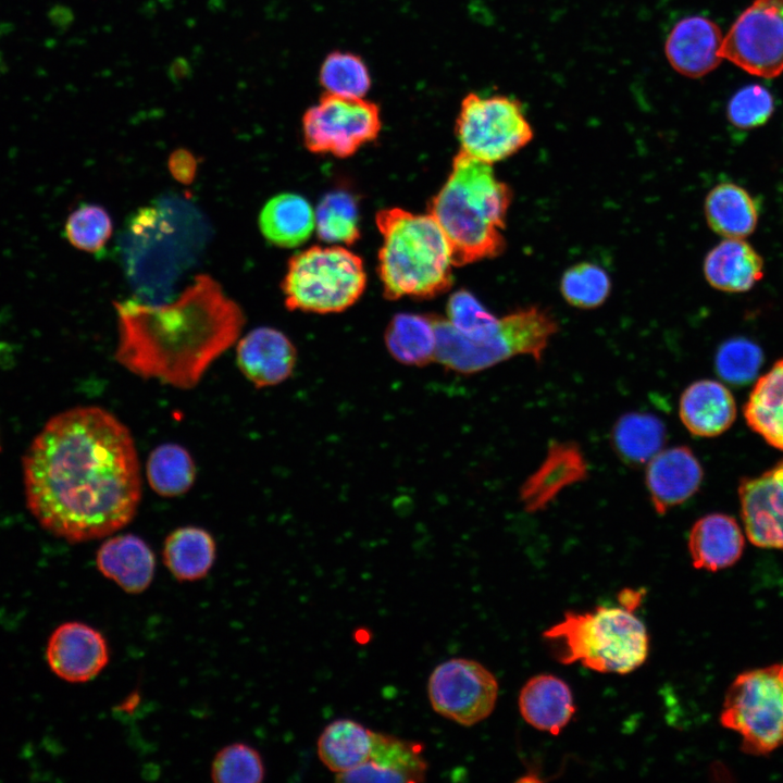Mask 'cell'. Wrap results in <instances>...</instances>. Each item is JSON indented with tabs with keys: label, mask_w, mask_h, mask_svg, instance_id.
<instances>
[{
	"label": "cell",
	"mask_w": 783,
	"mask_h": 783,
	"mask_svg": "<svg viewBox=\"0 0 783 783\" xmlns=\"http://www.w3.org/2000/svg\"><path fill=\"white\" fill-rule=\"evenodd\" d=\"M679 415L692 435L714 437L733 424L736 405L726 386L713 380H699L682 393Z\"/></svg>",
	"instance_id": "7402d4cb"
},
{
	"label": "cell",
	"mask_w": 783,
	"mask_h": 783,
	"mask_svg": "<svg viewBox=\"0 0 783 783\" xmlns=\"http://www.w3.org/2000/svg\"><path fill=\"white\" fill-rule=\"evenodd\" d=\"M113 224L108 211L98 204L84 203L73 210L64 225V235L72 246L90 253L102 252L112 235Z\"/></svg>",
	"instance_id": "d590c367"
},
{
	"label": "cell",
	"mask_w": 783,
	"mask_h": 783,
	"mask_svg": "<svg viewBox=\"0 0 783 783\" xmlns=\"http://www.w3.org/2000/svg\"><path fill=\"white\" fill-rule=\"evenodd\" d=\"M704 274L718 290L744 293L762 278L763 260L744 239L724 238L705 257Z\"/></svg>",
	"instance_id": "cb8c5ba5"
},
{
	"label": "cell",
	"mask_w": 783,
	"mask_h": 783,
	"mask_svg": "<svg viewBox=\"0 0 783 783\" xmlns=\"http://www.w3.org/2000/svg\"><path fill=\"white\" fill-rule=\"evenodd\" d=\"M0 449H1V447H0Z\"/></svg>",
	"instance_id": "b9f144b4"
},
{
	"label": "cell",
	"mask_w": 783,
	"mask_h": 783,
	"mask_svg": "<svg viewBox=\"0 0 783 783\" xmlns=\"http://www.w3.org/2000/svg\"><path fill=\"white\" fill-rule=\"evenodd\" d=\"M382 128L378 107L364 98L325 94L302 116L306 148L312 153L348 158L376 139Z\"/></svg>",
	"instance_id": "30bf717a"
},
{
	"label": "cell",
	"mask_w": 783,
	"mask_h": 783,
	"mask_svg": "<svg viewBox=\"0 0 783 783\" xmlns=\"http://www.w3.org/2000/svg\"><path fill=\"white\" fill-rule=\"evenodd\" d=\"M98 571L128 594L145 592L154 577L156 557L151 547L130 533L105 539L96 552Z\"/></svg>",
	"instance_id": "ffe728a7"
},
{
	"label": "cell",
	"mask_w": 783,
	"mask_h": 783,
	"mask_svg": "<svg viewBox=\"0 0 783 783\" xmlns=\"http://www.w3.org/2000/svg\"><path fill=\"white\" fill-rule=\"evenodd\" d=\"M743 412L755 433L783 450V358L755 383Z\"/></svg>",
	"instance_id": "83f0119b"
},
{
	"label": "cell",
	"mask_w": 783,
	"mask_h": 783,
	"mask_svg": "<svg viewBox=\"0 0 783 783\" xmlns=\"http://www.w3.org/2000/svg\"><path fill=\"white\" fill-rule=\"evenodd\" d=\"M687 546L694 568L717 572L739 560L745 537L733 517L710 513L695 521L688 534Z\"/></svg>",
	"instance_id": "44dd1931"
},
{
	"label": "cell",
	"mask_w": 783,
	"mask_h": 783,
	"mask_svg": "<svg viewBox=\"0 0 783 783\" xmlns=\"http://www.w3.org/2000/svg\"><path fill=\"white\" fill-rule=\"evenodd\" d=\"M297 351L281 331L261 326L247 333L236 346V362L257 388L281 384L293 373Z\"/></svg>",
	"instance_id": "e0dca14e"
},
{
	"label": "cell",
	"mask_w": 783,
	"mask_h": 783,
	"mask_svg": "<svg viewBox=\"0 0 783 783\" xmlns=\"http://www.w3.org/2000/svg\"><path fill=\"white\" fill-rule=\"evenodd\" d=\"M375 223L383 239L377 271L385 298L430 299L451 287L448 246L428 213L387 208L376 213Z\"/></svg>",
	"instance_id": "277c9868"
},
{
	"label": "cell",
	"mask_w": 783,
	"mask_h": 783,
	"mask_svg": "<svg viewBox=\"0 0 783 783\" xmlns=\"http://www.w3.org/2000/svg\"><path fill=\"white\" fill-rule=\"evenodd\" d=\"M492 165L459 150L447 181L428 201V214L444 234L452 266L505 251L502 231L512 190L497 178Z\"/></svg>",
	"instance_id": "3957f363"
},
{
	"label": "cell",
	"mask_w": 783,
	"mask_h": 783,
	"mask_svg": "<svg viewBox=\"0 0 783 783\" xmlns=\"http://www.w3.org/2000/svg\"><path fill=\"white\" fill-rule=\"evenodd\" d=\"M288 310L341 312L362 296L366 273L362 259L340 246H312L293 254L282 281Z\"/></svg>",
	"instance_id": "52a82bcc"
},
{
	"label": "cell",
	"mask_w": 783,
	"mask_h": 783,
	"mask_svg": "<svg viewBox=\"0 0 783 783\" xmlns=\"http://www.w3.org/2000/svg\"><path fill=\"white\" fill-rule=\"evenodd\" d=\"M763 362L761 348L750 339L735 337L723 341L714 357V369L724 382L734 386L751 383Z\"/></svg>",
	"instance_id": "8d00e7d4"
},
{
	"label": "cell",
	"mask_w": 783,
	"mask_h": 783,
	"mask_svg": "<svg viewBox=\"0 0 783 783\" xmlns=\"http://www.w3.org/2000/svg\"><path fill=\"white\" fill-rule=\"evenodd\" d=\"M210 774L216 783H259L264 780L265 767L257 749L246 743H233L216 753Z\"/></svg>",
	"instance_id": "74e56055"
},
{
	"label": "cell",
	"mask_w": 783,
	"mask_h": 783,
	"mask_svg": "<svg viewBox=\"0 0 783 783\" xmlns=\"http://www.w3.org/2000/svg\"><path fill=\"white\" fill-rule=\"evenodd\" d=\"M167 164L170 173L177 182L188 185L194 181L197 161L188 150L181 148L173 151Z\"/></svg>",
	"instance_id": "60d3db41"
},
{
	"label": "cell",
	"mask_w": 783,
	"mask_h": 783,
	"mask_svg": "<svg viewBox=\"0 0 783 783\" xmlns=\"http://www.w3.org/2000/svg\"><path fill=\"white\" fill-rule=\"evenodd\" d=\"M522 718L533 728L557 735L575 712L568 684L551 674L531 678L519 694Z\"/></svg>",
	"instance_id": "603a6c76"
},
{
	"label": "cell",
	"mask_w": 783,
	"mask_h": 783,
	"mask_svg": "<svg viewBox=\"0 0 783 783\" xmlns=\"http://www.w3.org/2000/svg\"><path fill=\"white\" fill-rule=\"evenodd\" d=\"M720 723L739 735L746 755L783 747V662L739 673L726 689Z\"/></svg>",
	"instance_id": "ba28073f"
},
{
	"label": "cell",
	"mask_w": 783,
	"mask_h": 783,
	"mask_svg": "<svg viewBox=\"0 0 783 783\" xmlns=\"http://www.w3.org/2000/svg\"><path fill=\"white\" fill-rule=\"evenodd\" d=\"M259 227L270 244L294 248L307 241L315 229L314 211L302 196L283 192L263 206Z\"/></svg>",
	"instance_id": "484cf974"
},
{
	"label": "cell",
	"mask_w": 783,
	"mask_h": 783,
	"mask_svg": "<svg viewBox=\"0 0 783 783\" xmlns=\"http://www.w3.org/2000/svg\"><path fill=\"white\" fill-rule=\"evenodd\" d=\"M373 731L351 719L328 723L316 742L319 759L332 772L339 774L358 768L371 753Z\"/></svg>",
	"instance_id": "f546056e"
},
{
	"label": "cell",
	"mask_w": 783,
	"mask_h": 783,
	"mask_svg": "<svg viewBox=\"0 0 783 783\" xmlns=\"http://www.w3.org/2000/svg\"><path fill=\"white\" fill-rule=\"evenodd\" d=\"M23 477L32 514L46 531L70 543L124 529L142 493L132 433L98 406L52 417L23 458Z\"/></svg>",
	"instance_id": "6da1fadb"
},
{
	"label": "cell",
	"mask_w": 783,
	"mask_h": 783,
	"mask_svg": "<svg viewBox=\"0 0 783 783\" xmlns=\"http://www.w3.org/2000/svg\"><path fill=\"white\" fill-rule=\"evenodd\" d=\"M427 696L436 713L462 726H472L493 712L498 682L478 661L451 658L433 669Z\"/></svg>",
	"instance_id": "8fae6325"
},
{
	"label": "cell",
	"mask_w": 783,
	"mask_h": 783,
	"mask_svg": "<svg viewBox=\"0 0 783 783\" xmlns=\"http://www.w3.org/2000/svg\"><path fill=\"white\" fill-rule=\"evenodd\" d=\"M436 331L435 360L461 374H473L509 358L527 355L540 362L550 338L558 332L557 320L533 306L499 319L489 339L476 343L457 332L447 319L433 315Z\"/></svg>",
	"instance_id": "8992f818"
},
{
	"label": "cell",
	"mask_w": 783,
	"mask_h": 783,
	"mask_svg": "<svg viewBox=\"0 0 783 783\" xmlns=\"http://www.w3.org/2000/svg\"><path fill=\"white\" fill-rule=\"evenodd\" d=\"M314 216L316 235L324 243L350 246L361 237L358 201L350 192L326 194L316 206Z\"/></svg>",
	"instance_id": "d6a6232c"
},
{
	"label": "cell",
	"mask_w": 783,
	"mask_h": 783,
	"mask_svg": "<svg viewBox=\"0 0 783 783\" xmlns=\"http://www.w3.org/2000/svg\"><path fill=\"white\" fill-rule=\"evenodd\" d=\"M320 83L326 94L346 98H364L371 77L363 60L350 52L335 51L323 61Z\"/></svg>",
	"instance_id": "836d02e7"
},
{
	"label": "cell",
	"mask_w": 783,
	"mask_h": 783,
	"mask_svg": "<svg viewBox=\"0 0 783 783\" xmlns=\"http://www.w3.org/2000/svg\"><path fill=\"white\" fill-rule=\"evenodd\" d=\"M384 338L391 357L402 364L423 366L435 361L433 315L398 313L387 325Z\"/></svg>",
	"instance_id": "4dcf8cb0"
},
{
	"label": "cell",
	"mask_w": 783,
	"mask_h": 783,
	"mask_svg": "<svg viewBox=\"0 0 783 783\" xmlns=\"http://www.w3.org/2000/svg\"><path fill=\"white\" fill-rule=\"evenodd\" d=\"M46 659L50 670L70 683L91 681L107 667L110 649L103 634L78 621L59 625L50 635Z\"/></svg>",
	"instance_id": "4fadbf2b"
},
{
	"label": "cell",
	"mask_w": 783,
	"mask_h": 783,
	"mask_svg": "<svg viewBox=\"0 0 783 783\" xmlns=\"http://www.w3.org/2000/svg\"><path fill=\"white\" fill-rule=\"evenodd\" d=\"M456 135L461 151L493 164L530 144L534 130L517 99L471 92L461 101Z\"/></svg>",
	"instance_id": "9c48e42d"
},
{
	"label": "cell",
	"mask_w": 783,
	"mask_h": 783,
	"mask_svg": "<svg viewBox=\"0 0 783 783\" xmlns=\"http://www.w3.org/2000/svg\"><path fill=\"white\" fill-rule=\"evenodd\" d=\"M196 463L189 451L174 443L154 447L146 462V476L151 489L162 497L187 493L196 480Z\"/></svg>",
	"instance_id": "1f68e13d"
},
{
	"label": "cell",
	"mask_w": 783,
	"mask_h": 783,
	"mask_svg": "<svg viewBox=\"0 0 783 783\" xmlns=\"http://www.w3.org/2000/svg\"><path fill=\"white\" fill-rule=\"evenodd\" d=\"M543 636L559 662H580L601 673H629L648 656L646 626L625 605L569 611Z\"/></svg>",
	"instance_id": "5b68a950"
},
{
	"label": "cell",
	"mask_w": 783,
	"mask_h": 783,
	"mask_svg": "<svg viewBox=\"0 0 783 783\" xmlns=\"http://www.w3.org/2000/svg\"><path fill=\"white\" fill-rule=\"evenodd\" d=\"M703 478V467L686 446L662 449L646 465L645 484L651 505L660 515L689 499Z\"/></svg>",
	"instance_id": "2e32d148"
},
{
	"label": "cell",
	"mask_w": 783,
	"mask_h": 783,
	"mask_svg": "<svg viewBox=\"0 0 783 783\" xmlns=\"http://www.w3.org/2000/svg\"><path fill=\"white\" fill-rule=\"evenodd\" d=\"M667 439L663 421L649 412H627L611 430L610 442L618 457L627 465L647 463L662 450Z\"/></svg>",
	"instance_id": "f1b7e54d"
},
{
	"label": "cell",
	"mask_w": 783,
	"mask_h": 783,
	"mask_svg": "<svg viewBox=\"0 0 783 783\" xmlns=\"http://www.w3.org/2000/svg\"><path fill=\"white\" fill-rule=\"evenodd\" d=\"M723 60L765 78L783 73V0H754L723 36Z\"/></svg>",
	"instance_id": "7c38bea8"
},
{
	"label": "cell",
	"mask_w": 783,
	"mask_h": 783,
	"mask_svg": "<svg viewBox=\"0 0 783 783\" xmlns=\"http://www.w3.org/2000/svg\"><path fill=\"white\" fill-rule=\"evenodd\" d=\"M709 227L723 238L744 239L756 229L759 202L742 186L724 182L716 185L705 199Z\"/></svg>",
	"instance_id": "d4e9b609"
},
{
	"label": "cell",
	"mask_w": 783,
	"mask_h": 783,
	"mask_svg": "<svg viewBox=\"0 0 783 783\" xmlns=\"http://www.w3.org/2000/svg\"><path fill=\"white\" fill-rule=\"evenodd\" d=\"M611 291L607 272L591 262H580L567 269L560 279V293L564 300L580 309L601 306Z\"/></svg>",
	"instance_id": "e575fe53"
},
{
	"label": "cell",
	"mask_w": 783,
	"mask_h": 783,
	"mask_svg": "<svg viewBox=\"0 0 783 783\" xmlns=\"http://www.w3.org/2000/svg\"><path fill=\"white\" fill-rule=\"evenodd\" d=\"M723 34L719 26L703 15L685 16L670 30L664 53L679 74L699 78L716 70L721 61Z\"/></svg>",
	"instance_id": "9a60e30c"
},
{
	"label": "cell",
	"mask_w": 783,
	"mask_h": 783,
	"mask_svg": "<svg viewBox=\"0 0 783 783\" xmlns=\"http://www.w3.org/2000/svg\"><path fill=\"white\" fill-rule=\"evenodd\" d=\"M447 320L451 326L464 337L482 343L489 339L498 330L499 318L468 290L453 293L447 302Z\"/></svg>",
	"instance_id": "f35d334b"
},
{
	"label": "cell",
	"mask_w": 783,
	"mask_h": 783,
	"mask_svg": "<svg viewBox=\"0 0 783 783\" xmlns=\"http://www.w3.org/2000/svg\"><path fill=\"white\" fill-rule=\"evenodd\" d=\"M773 111V96L760 84H749L739 88L726 105L729 122L739 129H753L766 124Z\"/></svg>",
	"instance_id": "ab89813d"
},
{
	"label": "cell",
	"mask_w": 783,
	"mask_h": 783,
	"mask_svg": "<svg viewBox=\"0 0 783 783\" xmlns=\"http://www.w3.org/2000/svg\"><path fill=\"white\" fill-rule=\"evenodd\" d=\"M585 456L574 442H551L540 465L524 481L520 500L525 511L544 510L566 487L586 478Z\"/></svg>",
	"instance_id": "ac0fdd59"
},
{
	"label": "cell",
	"mask_w": 783,
	"mask_h": 783,
	"mask_svg": "<svg viewBox=\"0 0 783 783\" xmlns=\"http://www.w3.org/2000/svg\"><path fill=\"white\" fill-rule=\"evenodd\" d=\"M741 515L749 542L783 550V460L738 487Z\"/></svg>",
	"instance_id": "5bb4252c"
},
{
	"label": "cell",
	"mask_w": 783,
	"mask_h": 783,
	"mask_svg": "<svg viewBox=\"0 0 783 783\" xmlns=\"http://www.w3.org/2000/svg\"><path fill=\"white\" fill-rule=\"evenodd\" d=\"M419 744L373 732L369 759L358 768L336 774L338 782H399L425 780L427 762Z\"/></svg>",
	"instance_id": "d6986e66"
},
{
	"label": "cell",
	"mask_w": 783,
	"mask_h": 783,
	"mask_svg": "<svg viewBox=\"0 0 783 783\" xmlns=\"http://www.w3.org/2000/svg\"><path fill=\"white\" fill-rule=\"evenodd\" d=\"M216 557L214 537L207 530L186 525L173 530L164 539L162 560L179 582H195L208 575Z\"/></svg>",
	"instance_id": "4316f807"
},
{
	"label": "cell",
	"mask_w": 783,
	"mask_h": 783,
	"mask_svg": "<svg viewBox=\"0 0 783 783\" xmlns=\"http://www.w3.org/2000/svg\"><path fill=\"white\" fill-rule=\"evenodd\" d=\"M119 340L114 359L130 373L191 389L238 339L241 308L208 274H198L171 302L115 301Z\"/></svg>",
	"instance_id": "7a4b0ae2"
}]
</instances>
